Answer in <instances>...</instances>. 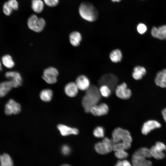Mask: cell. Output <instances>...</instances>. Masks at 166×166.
<instances>
[{
    "label": "cell",
    "instance_id": "6da1fadb",
    "mask_svg": "<svg viewBox=\"0 0 166 166\" xmlns=\"http://www.w3.org/2000/svg\"><path fill=\"white\" fill-rule=\"evenodd\" d=\"M85 91V94L82 99V104L85 111L89 113L92 106L98 104L101 95L99 89L95 85L90 86Z\"/></svg>",
    "mask_w": 166,
    "mask_h": 166
},
{
    "label": "cell",
    "instance_id": "7a4b0ae2",
    "mask_svg": "<svg viewBox=\"0 0 166 166\" xmlns=\"http://www.w3.org/2000/svg\"><path fill=\"white\" fill-rule=\"evenodd\" d=\"M112 140L114 143L122 142L126 149L129 148L132 141V137L127 130L118 127L114 129L112 132Z\"/></svg>",
    "mask_w": 166,
    "mask_h": 166
},
{
    "label": "cell",
    "instance_id": "3957f363",
    "mask_svg": "<svg viewBox=\"0 0 166 166\" xmlns=\"http://www.w3.org/2000/svg\"><path fill=\"white\" fill-rule=\"evenodd\" d=\"M79 12L81 16L84 19L90 22L96 20L98 17L97 11L91 3L84 2L80 5Z\"/></svg>",
    "mask_w": 166,
    "mask_h": 166
},
{
    "label": "cell",
    "instance_id": "277c9868",
    "mask_svg": "<svg viewBox=\"0 0 166 166\" xmlns=\"http://www.w3.org/2000/svg\"><path fill=\"white\" fill-rule=\"evenodd\" d=\"M27 24L29 28L37 33L41 32L45 28L46 22L42 18H38L35 14L30 15L28 18Z\"/></svg>",
    "mask_w": 166,
    "mask_h": 166
},
{
    "label": "cell",
    "instance_id": "5b68a950",
    "mask_svg": "<svg viewBox=\"0 0 166 166\" xmlns=\"http://www.w3.org/2000/svg\"><path fill=\"white\" fill-rule=\"evenodd\" d=\"M59 74V71L57 68L50 66L44 69L42 77L47 83L53 84L57 82Z\"/></svg>",
    "mask_w": 166,
    "mask_h": 166
},
{
    "label": "cell",
    "instance_id": "8992f818",
    "mask_svg": "<svg viewBox=\"0 0 166 166\" xmlns=\"http://www.w3.org/2000/svg\"><path fill=\"white\" fill-rule=\"evenodd\" d=\"M118 81V78L115 75L107 73L101 77L98 81V83L100 86L106 85L112 90L115 89Z\"/></svg>",
    "mask_w": 166,
    "mask_h": 166
},
{
    "label": "cell",
    "instance_id": "52a82bcc",
    "mask_svg": "<svg viewBox=\"0 0 166 166\" xmlns=\"http://www.w3.org/2000/svg\"><path fill=\"white\" fill-rule=\"evenodd\" d=\"M21 111L20 104L13 99H10L5 106V113L8 115L18 114Z\"/></svg>",
    "mask_w": 166,
    "mask_h": 166
},
{
    "label": "cell",
    "instance_id": "ba28073f",
    "mask_svg": "<svg viewBox=\"0 0 166 166\" xmlns=\"http://www.w3.org/2000/svg\"><path fill=\"white\" fill-rule=\"evenodd\" d=\"M115 92L117 97L122 99H128L132 95L131 90L127 88V84L124 82L117 85L115 89Z\"/></svg>",
    "mask_w": 166,
    "mask_h": 166
},
{
    "label": "cell",
    "instance_id": "9c48e42d",
    "mask_svg": "<svg viewBox=\"0 0 166 166\" xmlns=\"http://www.w3.org/2000/svg\"><path fill=\"white\" fill-rule=\"evenodd\" d=\"M109 110L108 105L105 103L97 104L90 109L89 113L95 116H100L106 114Z\"/></svg>",
    "mask_w": 166,
    "mask_h": 166
},
{
    "label": "cell",
    "instance_id": "30bf717a",
    "mask_svg": "<svg viewBox=\"0 0 166 166\" xmlns=\"http://www.w3.org/2000/svg\"><path fill=\"white\" fill-rule=\"evenodd\" d=\"M6 77L10 79L14 88H17L21 85L22 79L20 73L16 71H8L5 74Z\"/></svg>",
    "mask_w": 166,
    "mask_h": 166
},
{
    "label": "cell",
    "instance_id": "8fae6325",
    "mask_svg": "<svg viewBox=\"0 0 166 166\" xmlns=\"http://www.w3.org/2000/svg\"><path fill=\"white\" fill-rule=\"evenodd\" d=\"M161 126L160 123L156 121L149 120L146 121L143 124L141 129V132L144 135H146L152 130L160 128Z\"/></svg>",
    "mask_w": 166,
    "mask_h": 166
},
{
    "label": "cell",
    "instance_id": "7c38bea8",
    "mask_svg": "<svg viewBox=\"0 0 166 166\" xmlns=\"http://www.w3.org/2000/svg\"><path fill=\"white\" fill-rule=\"evenodd\" d=\"M132 166H152V163L147 158L133 154L132 156Z\"/></svg>",
    "mask_w": 166,
    "mask_h": 166
},
{
    "label": "cell",
    "instance_id": "4fadbf2b",
    "mask_svg": "<svg viewBox=\"0 0 166 166\" xmlns=\"http://www.w3.org/2000/svg\"><path fill=\"white\" fill-rule=\"evenodd\" d=\"M75 82L78 89L82 91L86 90L90 86L89 78L83 75L78 76Z\"/></svg>",
    "mask_w": 166,
    "mask_h": 166
},
{
    "label": "cell",
    "instance_id": "5bb4252c",
    "mask_svg": "<svg viewBox=\"0 0 166 166\" xmlns=\"http://www.w3.org/2000/svg\"><path fill=\"white\" fill-rule=\"evenodd\" d=\"M57 128L61 134L63 136L72 135H77L79 133V131L77 128H72L64 124H58Z\"/></svg>",
    "mask_w": 166,
    "mask_h": 166
},
{
    "label": "cell",
    "instance_id": "9a60e30c",
    "mask_svg": "<svg viewBox=\"0 0 166 166\" xmlns=\"http://www.w3.org/2000/svg\"><path fill=\"white\" fill-rule=\"evenodd\" d=\"M151 33L154 38L161 40H166V25H163L158 28L153 27Z\"/></svg>",
    "mask_w": 166,
    "mask_h": 166
},
{
    "label": "cell",
    "instance_id": "2e32d148",
    "mask_svg": "<svg viewBox=\"0 0 166 166\" xmlns=\"http://www.w3.org/2000/svg\"><path fill=\"white\" fill-rule=\"evenodd\" d=\"M78 90L75 82H74L68 83L65 85L64 88L65 94L71 97L76 96L78 93Z\"/></svg>",
    "mask_w": 166,
    "mask_h": 166
},
{
    "label": "cell",
    "instance_id": "e0dca14e",
    "mask_svg": "<svg viewBox=\"0 0 166 166\" xmlns=\"http://www.w3.org/2000/svg\"><path fill=\"white\" fill-rule=\"evenodd\" d=\"M156 85L162 88H166V69L158 72L155 79Z\"/></svg>",
    "mask_w": 166,
    "mask_h": 166
},
{
    "label": "cell",
    "instance_id": "ac0fdd59",
    "mask_svg": "<svg viewBox=\"0 0 166 166\" xmlns=\"http://www.w3.org/2000/svg\"><path fill=\"white\" fill-rule=\"evenodd\" d=\"M13 87L10 80L0 83V98L5 96Z\"/></svg>",
    "mask_w": 166,
    "mask_h": 166
},
{
    "label": "cell",
    "instance_id": "d6986e66",
    "mask_svg": "<svg viewBox=\"0 0 166 166\" xmlns=\"http://www.w3.org/2000/svg\"><path fill=\"white\" fill-rule=\"evenodd\" d=\"M82 40V36L78 32L74 31L70 33L69 36V40L70 44L74 47L78 46Z\"/></svg>",
    "mask_w": 166,
    "mask_h": 166
},
{
    "label": "cell",
    "instance_id": "ffe728a7",
    "mask_svg": "<svg viewBox=\"0 0 166 166\" xmlns=\"http://www.w3.org/2000/svg\"><path fill=\"white\" fill-rule=\"evenodd\" d=\"M146 69L144 67L137 66L134 68L132 77L136 80H140L142 78L143 76L146 74Z\"/></svg>",
    "mask_w": 166,
    "mask_h": 166
},
{
    "label": "cell",
    "instance_id": "44dd1931",
    "mask_svg": "<svg viewBox=\"0 0 166 166\" xmlns=\"http://www.w3.org/2000/svg\"><path fill=\"white\" fill-rule=\"evenodd\" d=\"M44 3L42 0H32L31 7L33 10L38 14L41 13L43 10Z\"/></svg>",
    "mask_w": 166,
    "mask_h": 166
},
{
    "label": "cell",
    "instance_id": "7402d4cb",
    "mask_svg": "<svg viewBox=\"0 0 166 166\" xmlns=\"http://www.w3.org/2000/svg\"><path fill=\"white\" fill-rule=\"evenodd\" d=\"M53 95V93L51 89H43L41 91L39 96L42 101L48 102L51 100Z\"/></svg>",
    "mask_w": 166,
    "mask_h": 166
},
{
    "label": "cell",
    "instance_id": "603a6c76",
    "mask_svg": "<svg viewBox=\"0 0 166 166\" xmlns=\"http://www.w3.org/2000/svg\"><path fill=\"white\" fill-rule=\"evenodd\" d=\"M0 166H14L12 160L9 154L4 153L2 155H0Z\"/></svg>",
    "mask_w": 166,
    "mask_h": 166
},
{
    "label": "cell",
    "instance_id": "cb8c5ba5",
    "mask_svg": "<svg viewBox=\"0 0 166 166\" xmlns=\"http://www.w3.org/2000/svg\"><path fill=\"white\" fill-rule=\"evenodd\" d=\"M109 57L112 61L114 63H117L121 61L122 58V54L120 49H117L111 52Z\"/></svg>",
    "mask_w": 166,
    "mask_h": 166
},
{
    "label": "cell",
    "instance_id": "d4e9b609",
    "mask_svg": "<svg viewBox=\"0 0 166 166\" xmlns=\"http://www.w3.org/2000/svg\"><path fill=\"white\" fill-rule=\"evenodd\" d=\"M150 149L152 157L158 160L162 159L165 157V155L163 151L157 148L155 145L152 146Z\"/></svg>",
    "mask_w": 166,
    "mask_h": 166
},
{
    "label": "cell",
    "instance_id": "484cf974",
    "mask_svg": "<svg viewBox=\"0 0 166 166\" xmlns=\"http://www.w3.org/2000/svg\"><path fill=\"white\" fill-rule=\"evenodd\" d=\"M2 62L5 66L8 68L13 67L15 65L12 57L9 55H6L2 57Z\"/></svg>",
    "mask_w": 166,
    "mask_h": 166
},
{
    "label": "cell",
    "instance_id": "4316f807",
    "mask_svg": "<svg viewBox=\"0 0 166 166\" xmlns=\"http://www.w3.org/2000/svg\"><path fill=\"white\" fill-rule=\"evenodd\" d=\"M133 154L143 156L147 159L152 157L150 149L145 147L139 148Z\"/></svg>",
    "mask_w": 166,
    "mask_h": 166
},
{
    "label": "cell",
    "instance_id": "83f0119b",
    "mask_svg": "<svg viewBox=\"0 0 166 166\" xmlns=\"http://www.w3.org/2000/svg\"><path fill=\"white\" fill-rule=\"evenodd\" d=\"M108 153L110 152L113 150L114 142L112 139L107 137H103L102 141Z\"/></svg>",
    "mask_w": 166,
    "mask_h": 166
},
{
    "label": "cell",
    "instance_id": "f1b7e54d",
    "mask_svg": "<svg viewBox=\"0 0 166 166\" xmlns=\"http://www.w3.org/2000/svg\"><path fill=\"white\" fill-rule=\"evenodd\" d=\"M94 148L97 152L100 154L104 155L108 153L102 141L97 143L95 145Z\"/></svg>",
    "mask_w": 166,
    "mask_h": 166
},
{
    "label": "cell",
    "instance_id": "f546056e",
    "mask_svg": "<svg viewBox=\"0 0 166 166\" xmlns=\"http://www.w3.org/2000/svg\"><path fill=\"white\" fill-rule=\"evenodd\" d=\"M99 90L101 96L105 97H109L111 94L112 91L108 86L105 85H101Z\"/></svg>",
    "mask_w": 166,
    "mask_h": 166
},
{
    "label": "cell",
    "instance_id": "4dcf8cb0",
    "mask_svg": "<svg viewBox=\"0 0 166 166\" xmlns=\"http://www.w3.org/2000/svg\"><path fill=\"white\" fill-rule=\"evenodd\" d=\"M93 133L94 136L97 138H103L105 135L104 129L101 126H97L93 130Z\"/></svg>",
    "mask_w": 166,
    "mask_h": 166
},
{
    "label": "cell",
    "instance_id": "1f68e13d",
    "mask_svg": "<svg viewBox=\"0 0 166 166\" xmlns=\"http://www.w3.org/2000/svg\"><path fill=\"white\" fill-rule=\"evenodd\" d=\"M13 9L9 5L7 2H5L2 7L3 13L7 16H10L12 13Z\"/></svg>",
    "mask_w": 166,
    "mask_h": 166
},
{
    "label": "cell",
    "instance_id": "d6a6232c",
    "mask_svg": "<svg viewBox=\"0 0 166 166\" xmlns=\"http://www.w3.org/2000/svg\"><path fill=\"white\" fill-rule=\"evenodd\" d=\"M126 150L124 144L122 142L114 143L113 147V150L115 152Z\"/></svg>",
    "mask_w": 166,
    "mask_h": 166
},
{
    "label": "cell",
    "instance_id": "836d02e7",
    "mask_svg": "<svg viewBox=\"0 0 166 166\" xmlns=\"http://www.w3.org/2000/svg\"><path fill=\"white\" fill-rule=\"evenodd\" d=\"M115 155L120 159H123L127 158L128 156V153L125 150H122L115 152Z\"/></svg>",
    "mask_w": 166,
    "mask_h": 166
},
{
    "label": "cell",
    "instance_id": "e575fe53",
    "mask_svg": "<svg viewBox=\"0 0 166 166\" xmlns=\"http://www.w3.org/2000/svg\"><path fill=\"white\" fill-rule=\"evenodd\" d=\"M45 4L50 7H53L58 4L59 0H43Z\"/></svg>",
    "mask_w": 166,
    "mask_h": 166
},
{
    "label": "cell",
    "instance_id": "d590c367",
    "mask_svg": "<svg viewBox=\"0 0 166 166\" xmlns=\"http://www.w3.org/2000/svg\"><path fill=\"white\" fill-rule=\"evenodd\" d=\"M7 2L13 10H18L19 8V4L17 0H8Z\"/></svg>",
    "mask_w": 166,
    "mask_h": 166
},
{
    "label": "cell",
    "instance_id": "8d00e7d4",
    "mask_svg": "<svg viewBox=\"0 0 166 166\" xmlns=\"http://www.w3.org/2000/svg\"><path fill=\"white\" fill-rule=\"evenodd\" d=\"M137 30L138 32L140 34L144 33L147 30L146 26L143 23H140L137 26Z\"/></svg>",
    "mask_w": 166,
    "mask_h": 166
},
{
    "label": "cell",
    "instance_id": "74e56055",
    "mask_svg": "<svg viewBox=\"0 0 166 166\" xmlns=\"http://www.w3.org/2000/svg\"><path fill=\"white\" fill-rule=\"evenodd\" d=\"M115 166H132L131 163L126 160L118 161Z\"/></svg>",
    "mask_w": 166,
    "mask_h": 166
},
{
    "label": "cell",
    "instance_id": "f35d334b",
    "mask_svg": "<svg viewBox=\"0 0 166 166\" xmlns=\"http://www.w3.org/2000/svg\"><path fill=\"white\" fill-rule=\"evenodd\" d=\"M71 151L70 147L68 145H65L61 148V152L62 153L65 155L69 154Z\"/></svg>",
    "mask_w": 166,
    "mask_h": 166
},
{
    "label": "cell",
    "instance_id": "ab89813d",
    "mask_svg": "<svg viewBox=\"0 0 166 166\" xmlns=\"http://www.w3.org/2000/svg\"><path fill=\"white\" fill-rule=\"evenodd\" d=\"M155 146L157 148L162 151L166 149L165 145L163 143L160 142H157Z\"/></svg>",
    "mask_w": 166,
    "mask_h": 166
},
{
    "label": "cell",
    "instance_id": "60d3db41",
    "mask_svg": "<svg viewBox=\"0 0 166 166\" xmlns=\"http://www.w3.org/2000/svg\"><path fill=\"white\" fill-rule=\"evenodd\" d=\"M162 114L164 121L166 122V108L162 110Z\"/></svg>",
    "mask_w": 166,
    "mask_h": 166
},
{
    "label": "cell",
    "instance_id": "b9f144b4",
    "mask_svg": "<svg viewBox=\"0 0 166 166\" xmlns=\"http://www.w3.org/2000/svg\"><path fill=\"white\" fill-rule=\"evenodd\" d=\"M61 166H70L68 164H64L62 165Z\"/></svg>",
    "mask_w": 166,
    "mask_h": 166
},
{
    "label": "cell",
    "instance_id": "7bdbcfd3",
    "mask_svg": "<svg viewBox=\"0 0 166 166\" xmlns=\"http://www.w3.org/2000/svg\"><path fill=\"white\" fill-rule=\"evenodd\" d=\"M2 66L1 63L0 61V71L2 70Z\"/></svg>",
    "mask_w": 166,
    "mask_h": 166
},
{
    "label": "cell",
    "instance_id": "ee69618b",
    "mask_svg": "<svg viewBox=\"0 0 166 166\" xmlns=\"http://www.w3.org/2000/svg\"><path fill=\"white\" fill-rule=\"evenodd\" d=\"M113 2H120L121 0H112Z\"/></svg>",
    "mask_w": 166,
    "mask_h": 166
},
{
    "label": "cell",
    "instance_id": "f6af8a7d",
    "mask_svg": "<svg viewBox=\"0 0 166 166\" xmlns=\"http://www.w3.org/2000/svg\"></svg>",
    "mask_w": 166,
    "mask_h": 166
}]
</instances>
